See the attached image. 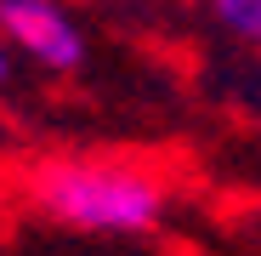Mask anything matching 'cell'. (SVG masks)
<instances>
[{"instance_id":"1","label":"cell","mask_w":261,"mask_h":256,"mask_svg":"<svg viewBox=\"0 0 261 256\" xmlns=\"http://www.w3.org/2000/svg\"><path fill=\"white\" fill-rule=\"evenodd\" d=\"M29 205L74 234H148L165 222V177L137 159H46L29 171Z\"/></svg>"},{"instance_id":"3","label":"cell","mask_w":261,"mask_h":256,"mask_svg":"<svg viewBox=\"0 0 261 256\" xmlns=\"http://www.w3.org/2000/svg\"><path fill=\"white\" fill-rule=\"evenodd\" d=\"M210 17L222 23L239 46L261 52V0H210Z\"/></svg>"},{"instance_id":"2","label":"cell","mask_w":261,"mask_h":256,"mask_svg":"<svg viewBox=\"0 0 261 256\" xmlns=\"http://www.w3.org/2000/svg\"><path fill=\"white\" fill-rule=\"evenodd\" d=\"M0 40L6 52H23L46 74L85 68V29L63 0H0Z\"/></svg>"},{"instance_id":"4","label":"cell","mask_w":261,"mask_h":256,"mask_svg":"<svg viewBox=\"0 0 261 256\" xmlns=\"http://www.w3.org/2000/svg\"><path fill=\"white\" fill-rule=\"evenodd\" d=\"M0 85H12V52H6V40H0Z\"/></svg>"}]
</instances>
